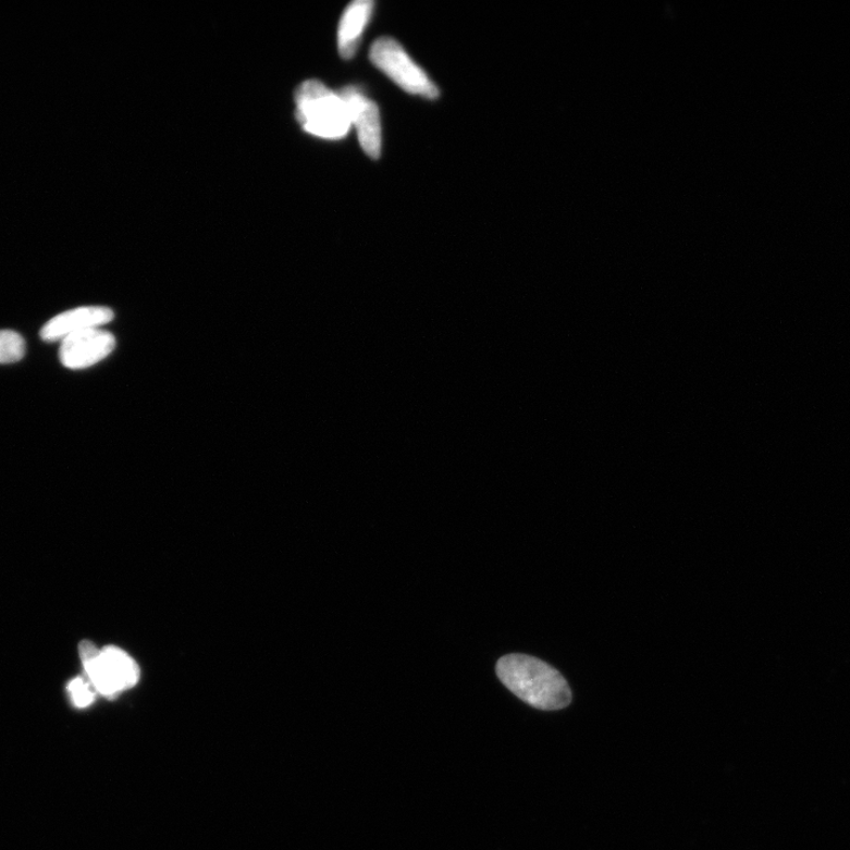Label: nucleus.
<instances>
[{
	"mask_svg": "<svg viewBox=\"0 0 850 850\" xmlns=\"http://www.w3.org/2000/svg\"><path fill=\"white\" fill-rule=\"evenodd\" d=\"M296 118L303 130L325 139H340L353 125L344 100L322 82L310 79L296 91Z\"/></svg>",
	"mask_w": 850,
	"mask_h": 850,
	"instance_id": "obj_2",
	"label": "nucleus"
},
{
	"mask_svg": "<svg viewBox=\"0 0 850 850\" xmlns=\"http://www.w3.org/2000/svg\"><path fill=\"white\" fill-rule=\"evenodd\" d=\"M115 313L106 306H82L56 316L40 330L46 342L63 341L73 334L100 329L113 320Z\"/></svg>",
	"mask_w": 850,
	"mask_h": 850,
	"instance_id": "obj_7",
	"label": "nucleus"
},
{
	"mask_svg": "<svg viewBox=\"0 0 850 850\" xmlns=\"http://www.w3.org/2000/svg\"><path fill=\"white\" fill-rule=\"evenodd\" d=\"M338 94L346 104L352 125L357 131L360 147L371 159H380L382 124L378 104L356 87H345Z\"/></svg>",
	"mask_w": 850,
	"mask_h": 850,
	"instance_id": "obj_5",
	"label": "nucleus"
},
{
	"mask_svg": "<svg viewBox=\"0 0 850 850\" xmlns=\"http://www.w3.org/2000/svg\"><path fill=\"white\" fill-rule=\"evenodd\" d=\"M94 687L83 678H76L69 685V692L78 707H87L94 702Z\"/></svg>",
	"mask_w": 850,
	"mask_h": 850,
	"instance_id": "obj_10",
	"label": "nucleus"
},
{
	"mask_svg": "<svg viewBox=\"0 0 850 850\" xmlns=\"http://www.w3.org/2000/svg\"><path fill=\"white\" fill-rule=\"evenodd\" d=\"M503 685L525 703L540 710H560L572 702V692L554 667L526 654H508L496 665Z\"/></svg>",
	"mask_w": 850,
	"mask_h": 850,
	"instance_id": "obj_1",
	"label": "nucleus"
},
{
	"mask_svg": "<svg viewBox=\"0 0 850 850\" xmlns=\"http://www.w3.org/2000/svg\"><path fill=\"white\" fill-rule=\"evenodd\" d=\"M79 654L91 686L103 695L115 697L138 681L137 664L119 648L99 650L90 642H82Z\"/></svg>",
	"mask_w": 850,
	"mask_h": 850,
	"instance_id": "obj_3",
	"label": "nucleus"
},
{
	"mask_svg": "<svg viewBox=\"0 0 850 850\" xmlns=\"http://www.w3.org/2000/svg\"><path fill=\"white\" fill-rule=\"evenodd\" d=\"M25 355V342L20 333L11 330L0 331V365L20 361Z\"/></svg>",
	"mask_w": 850,
	"mask_h": 850,
	"instance_id": "obj_9",
	"label": "nucleus"
},
{
	"mask_svg": "<svg viewBox=\"0 0 850 850\" xmlns=\"http://www.w3.org/2000/svg\"><path fill=\"white\" fill-rule=\"evenodd\" d=\"M116 340L109 331L91 329L62 341L61 364L72 370L87 369L113 354Z\"/></svg>",
	"mask_w": 850,
	"mask_h": 850,
	"instance_id": "obj_6",
	"label": "nucleus"
},
{
	"mask_svg": "<svg viewBox=\"0 0 850 850\" xmlns=\"http://www.w3.org/2000/svg\"><path fill=\"white\" fill-rule=\"evenodd\" d=\"M370 60L403 90L428 100L438 99L440 91L435 83L410 59L397 40L390 37L375 40L370 50Z\"/></svg>",
	"mask_w": 850,
	"mask_h": 850,
	"instance_id": "obj_4",
	"label": "nucleus"
},
{
	"mask_svg": "<svg viewBox=\"0 0 850 850\" xmlns=\"http://www.w3.org/2000/svg\"><path fill=\"white\" fill-rule=\"evenodd\" d=\"M372 12L371 0H356L344 11L338 29V49L343 59L350 60L356 54Z\"/></svg>",
	"mask_w": 850,
	"mask_h": 850,
	"instance_id": "obj_8",
	"label": "nucleus"
}]
</instances>
